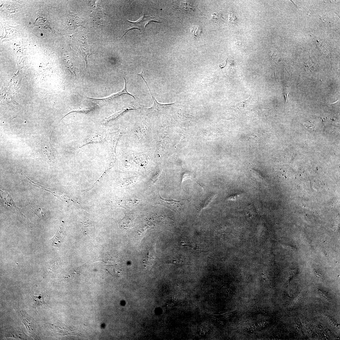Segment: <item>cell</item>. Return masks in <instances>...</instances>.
<instances>
[{"instance_id":"6da1fadb","label":"cell","mask_w":340,"mask_h":340,"mask_svg":"<svg viewBox=\"0 0 340 340\" xmlns=\"http://www.w3.org/2000/svg\"><path fill=\"white\" fill-rule=\"evenodd\" d=\"M156 18L150 16H143L139 20L135 22H132L126 20L122 28V31L123 34L122 37L129 31L134 29L139 30L140 32L144 34L145 26L149 23L155 22L161 23L155 20Z\"/></svg>"},{"instance_id":"7a4b0ae2","label":"cell","mask_w":340,"mask_h":340,"mask_svg":"<svg viewBox=\"0 0 340 340\" xmlns=\"http://www.w3.org/2000/svg\"><path fill=\"white\" fill-rule=\"evenodd\" d=\"M53 148L49 141L44 138L36 147L35 154L38 158L49 162L53 160L54 156Z\"/></svg>"},{"instance_id":"3957f363","label":"cell","mask_w":340,"mask_h":340,"mask_svg":"<svg viewBox=\"0 0 340 340\" xmlns=\"http://www.w3.org/2000/svg\"><path fill=\"white\" fill-rule=\"evenodd\" d=\"M0 196L2 201L9 209L14 212L17 215H23L20 212L19 208L16 206L12 199L11 196L6 191L0 190Z\"/></svg>"},{"instance_id":"277c9868","label":"cell","mask_w":340,"mask_h":340,"mask_svg":"<svg viewBox=\"0 0 340 340\" xmlns=\"http://www.w3.org/2000/svg\"><path fill=\"white\" fill-rule=\"evenodd\" d=\"M124 79L125 81L124 88L122 90L119 92L113 94L107 98L102 99H96L91 98H88L89 99H90L92 101H93L94 102H95L96 103H98L99 104H105L107 103H109L110 102L113 101L115 99L117 98L121 95L124 94H126L131 96L133 97L134 99H135V97L133 96L127 92V90L126 81L124 77Z\"/></svg>"},{"instance_id":"5b68a950","label":"cell","mask_w":340,"mask_h":340,"mask_svg":"<svg viewBox=\"0 0 340 340\" xmlns=\"http://www.w3.org/2000/svg\"><path fill=\"white\" fill-rule=\"evenodd\" d=\"M2 332L4 337H12L22 340L27 339L29 338L23 331L17 330L11 327L3 330Z\"/></svg>"},{"instance_id":"8992f818","label":"cell","mask_w":340,"mask_h":340,"mask_svg":"<svg viewBox=\"0 0 340 340\" xmlns=\"http://www.w3.org/2000/svg\"><path fill=\"white\" fill-rule=\"evenodd\" d=\"M21 319L30 333L34 334L35 332V326L34 320L31 318L24 311L22 310L19 312Z\"/></svg>"},{"instance_id":"52a82bcc","label":"cell","mask_w":340,"mask_h":340,"mask_svg":"<svg viewBox=\"0 0 340 340\" xmlns=\"http://www.w3.org/2000/svg\"><path fill=\"white\" fill-rule=\"evenodd\" d=\"M160 203L174 211H177L181 208L182 204L180 201L167 200L160 198Z\"/></svg>"},{"instance_id":"ba28073f","label":"cell","mask_w":340,"mask_h":340,"mask_svg":"<svg viewBox=\"0 0 340 340\" xmlns=\"http://www.w3.org/2000/svg\"><path fill=\"white\" fill-rule=\"evenodd\" d=\"M65 234L63 228L60 226L56 234L50 240V243L53 246L59 247L64 240Z\"/></svg>"},{"instance_id":"9c48e42d","label":"cell","mask_w":340,"mask_h":340,"mask_svg":"<svg viewBox=\"0 0 340 340\" xmlns=\"http://www.w3.org/2000/svg\"><path fill=\"white\" fill-rule=\"evenodd\" d=\"M33 293V292L31 293V295L33 308L37 310V308L39 306L46 305L49 306L44 301L45 296L43 294H40L38 296H35Z\"/></svg>"},{"instance_id":"30bf717a","label":"cell","mask_w":340,"mask_h":340,"mask_svg":"<svg viewBox=\"0 0 340 340\" xmlns=\"http://www.w3.org/2000/svg\"><path fill=\"white\" fill-rule=\"evenodd\" d=\"M86 41L84 42L82 41H79L78 42V46L79 47V50L80 52L86 61V67H87L88 60L90 55L88 45L87 44Z\"/></svg>"},{"instance_id":"8fae6325","label":"cell","mask_w":340,"mask_h":340,"mask_svg":"<svg viewBox=\"0 0 340 340\" xmlns=\"http://www.w3.org/2000/svg\"><path fill=\"white\" fill-rule=\"evenodd\" d=\"M34 24L36 26H38L41 28H50L48 22L44 18H39L37 19Z\"/></svg>"},{"instance_id":"7c38bea8","label":"cell","mask_w":340,"mask_h":340,"mask_svg":"<svg viewBox=\"0 0 340 340\" xmlns=\"http://www.w3.org/2000/svg\"><path fill=\"white\" fill-rule=\"evenodd\" d=\"M191 31L195 37H199L201 32V29L198 26H194L191 28Z\"/></svg>"},{"instance_id":"4fadbf2b","label":"cell","mask_w":340,"mask_h":340,"mask_svg":"<svg viewBox=\"0 0 340 340\" xmlns=\"http://www.w3.org/2000/svg\"><path fill=\"white\" fill-rule=\"evenodd\" d=\"M222 18V14L220 13H214L212 14L210 20L213 22H217L221 19Z\"/></svg>"},{"instance_id":"5bb4252c","label":"cell","mask_w":340,"mask_h":340,"mask_svg":"<svg viewBox=\"0 0 340 340\" xmlns=\"http://www.w3.org/2000/svg\"><path fill=\"white\" fill-rule=\"evenodd\" d=\"M290 89L288 87H284L283 88V93L286 98V104L288 100V95L290 92Z\"/></svg>"},{"instance_id":"9a60e30c","label":"cell","mask_w":340,"mask_h":340,"mask_svg":"<svg viewBox=\"0 0 340 340\" xmlns=\"http://www.w3.org/2000/svg\"><path fill=\"white\" fill-rule=\"evenodd\" d=\"M229 14V20H231L230 21V22L232 23V21H234L235 20V21L236 20L237 18L235 16V14H233V13H230Z\"/></svg>"}]
</instances>
